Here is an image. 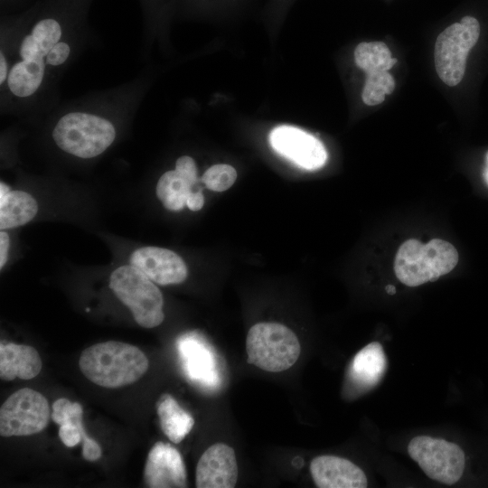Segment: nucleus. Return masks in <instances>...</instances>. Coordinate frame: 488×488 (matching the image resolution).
<instances>
[{"instance_id": "nucleus-1", "label": "nucleus", "mask_w": 488, "mask_h": 488, "mask_svg": "<svg viewBox=\"0 0 488 488\" xmlns=\"http://www.w3.org/2000/svg\"><path fill=\"white\" fill-rule=\"evenodd\" d=\"M79 367L91 382L108 389L133 384L147 371L149 361L136 346L107 341L86 348Z\"/></svg>"}, {"instance_id": "nucleus-2", "label": "nucleus", "mask_w": 488, "mask_h": 488, "mask_svg": "<svg viewBox=\"0 0 488 488\" xmlns=\"http://www.w3.org/2000/svg\"><path fill=\"white\" fill-rule=\"evenodd\" d=\"M458 262V253L449 242L433 239L427 243L410 239L398 249L394 271L400 282L418 286L452 271Z\"/></svg>"}, {"instance_id": "nucleus-3", "label": "nucleus", "mask_w": 488, "mask_h": 488, "mask_svg": "<svg viewBox=\"0 0 488 488\" xmlns=\"http://www.w3.org/2000/svg\"><path fill=\"white\" fill-rule=\"evenodd\" d=\"M248 362L269 372L291 368L298 360L301 345L296 333L279 323L254 324L246 338Z\"/></svg>"}, {"instance_id": "nucleus-4", "label": "nucleus", "mask_w": 488, "mask_h": 488, "mask_svg": "<svg viewBox=\"0 0 488 488\" xmlns=\"http://www.w3.org/2000/svg\"><path fill=\"white\" fill-rule=\"evenodd\" d=\"M109 286L144 328H154L164 319V298L159 288L133 266H122L110 275Z\"/></svg>"}, {"instance_id": "nucleus-5", "label": "nucleus", "mask_w": 488, "mask_h": 488, "mask_svg": "<svg viewBox=\"0 0 488 488\" xmlns=\"http://www.w3.org/2000/svg\"><path fill=\"white\" fill-rule=\"evenodd\" d=\"M52 137L64 152L91 158L102 154L113 143L116 130L112 123L103 117L71 112L58 121Z\"/></svg>"}, {"instance_id": "nucleus-6", "label": "nucleus", "mask_w": 488, "mask_h": 488, "mask_svg": "<svg viewBox=\"0 0 488 488\" xmlns=\"http://www.w3.org/2000/svg\"><path fill=\"white\" fill-rule=\"evenodd\" d=\"M479 35V22L473 16H465L437 36L434 49L435 67L437 75L447 86H456L462 80L467 55L476 44Z\"/></svg>"}, {"instance_id": "nucleus-7", "label": "nucleus", "mask_w": 488, "mask_h": 488, "mask_svg": "<svg viewBox=\"0 0 488 488\" xmlns=\"http://www.w3.org/2000/svg\"><path fill=\"white\" fill-rule=\"evenodd\" d=\"M47 399L39 391L23 388L13 394L0 408V435L25 436L42 432L51 418Z\"/></svg>"}, {"instance_id": "nucleus-8", "label": "nucleus", "mask_w": 488, "mask_h": 488, "mask_svg": "<svg viewBox=\"0 0 488 488\" xmlns=\"http://www.w3.org/2000/svg\"><path fill=\"white\" fill-rule=\"evenodd\" d=\"M409 456L431 479L445 484H454L463 475L465 465L462 448L452 442L418 436L408 446Z\"/></svg>"}, {"instance_id": "nucleus-9", "label": "nucleus", "mask_w": 488, "mask_h": 488, "mask_svg": "<svg viewBox=\"0 0 488 488\" xmlns=\"http://www.w3.org/2000/svg\"><path fill=\"white\" fill-rule=\"evenodd\" d=\"M269 141L276 152L302 168L315 170L326 162L327 153L324 145L297 127H277L271 131Z\"/></svg>"}, {"instance_id": "nucleus-10", "label": "nucleus", "mask_w": 488, "mask_h": 488, "mask_svg": "<svg viewBox=\"0 0 488 488\" xmlns=\"http://www.w3.org/2000/svg\"><path fill=\"white\" fill-rule=\"evenodd\" d=\"M143 477L145 486L150 488L187 487L185 465L180 452L162 441L150 449Z\"/></svg>"}, {"instance_id": "nucleus-11", "label": "nucleus", "mask_w": 488, "mask_h": 488, "mask_svg": "<svg viewBox=\"0 0 488 488\" xmlns=\"http://www.w3.org/2000/svg\"><path fill=\"white\" fill-rule=\"evenodd\" d=\"M51 418L60 426L59 437L68 447L82 443V456L86 461L94 462L102 455L101 446L89 436L83 426V409L80 403L60 398L52 404Z\"/></svg>"}, {"instance_id": "nucleus-12", "label": "nucleus", "mask_w": 488, "mask_h": 488, "mask_svg": "<svg viewBox=\"0 0 488 488\" xmlns=\"http://www.w3.org/2000/svg\"><path fill=\"white\" fill-rule=\"evenodd\" d=\"M238 464L234 449L216 443L201 455L195 472L197 488H232L238 481Z\"/></svg>"}, {"instance_id": "nucleus-13", "label": "nucleus", "mask_w": 488, "mask_h": 488, "mask_svg": "<svg viewBox=\"0 0 488 488\" xmlns=\"http://www.w3.org/2000/svg\"><path fill=\"white\" fill-rule=\"evenodd\" d=\"M129 263L162 286L180 284L186 279L188 274L187 267L180 256L158 247H142L134 250Z\"/></svg>"}, {"instance_id": "nucleus-14", "label": "nucleus", "mask_w": 488, "mask_h": 488, "mask_svg": "<svg viewBox=\"0 0 488 488\" xmlns=\"http://www.w3.org/2000/svg\"><path fill=\"white\" fill-rule=\"evenodd\" d=\"M387 359L382 345L372 342L353 357L346 374V390L361 395L373 389L383 378Z\"/></svg>"}, {"instance_id": "nucleus-15", "label": "nucleus", "mask_w": 488, "mask_h": 488, "mask_svg": "<svg viewBox=\"0 0 488 488\" xmlns=\"http://www.w3.org/2000/svg\"><path fill=\"white\" fill-rule=\"evenodd\" d=\"M310 473L319 488H365L368 485L364 472L348 459L324 455L310 463Z\"/></svg>"}, {"instance_id": "nucleus-16", "label": "nucleus", "mask_w": 488, "mask_h": 488, "mask_svg": "<svg viewBox=\"0 0 488 488\" xmlns=\"http://www.w3.org/2000/svg\"><path fill=\"white\" fill-rule=\"evenodd\" d=\"M42 367L39 352L25 344L9 343L0 345V378L5 381L15 378L31 380L35 378Z\"/></svg>"}, {"instance_id": "nucleus-17", "label": "nucleus", "mask_w": 488, "mask_h": 488, "mask_svg": "<svg viewBox=\"0 0 488 488\" xmlns=\"http://www.w3.org/2000/svg\"><path fill=\"white\" fill-rule=\"evenodd\" d=\"M156 412L162 431L173 443L182 442L193 427L192 415L170 394L160 396L156 402Z\"/></svg>"}, {"instance_id": "nucleus-18", "label": "nucleus", "mask_w": 488, "mask_h": 488, "mask_svg": "<svg viewBox=\"0 0 488 488\" xmlns=\"http://www.w3.org/2000/svg\"><path fill=\"white\" fill-rule=\"evenodd\" d=\"M35 199L23 191H10L0 198V229L6 230L29 222L37 213Z\"/></svg>"}, {"instance_id": "nucleus-19", "label": "nucleus", "mask_w": 488, "mask_h": 488, "mask_svg": "<svg viewBox=\"0 0 488 488\" xmlns=\"http://www.w3.org/2000/svg\"><path fill=\"white\" fill-rule=\"evenodd\" d=\"M45 70L42 61H24L15 63L8 75V87L11 92L20 98L33 94L40 87Z\"/></svg>"}, {"instance_id": "nucleus-20", "label": "nucleus", "mask_w": 488, "mask_h": 488, "mask_svg": "<svg viewBox=\"0 0 488 488\" xmlns=\"http://www.w3.org/2000/svg\"><path fill=\"white\" fill-rule=\"evenodd\" d=\"M193 185L176 170L165 172L156 184V195L163 205L170 211H180L193 192Z\"/></svg>"}, {"instance_id": "nucleus-21", "label": "nucleus", "mask_w": 488, "mask_h": 488, "mask_svg": "<svg viewBox=\"0 0 488 488\" xmlns=\"http://www.w3.org/2000/svg\"><path fill=\"white\" fill-rule=\"evenodd\" d=\"M356 65L367 73L385 71L397 62L389 47L382 42H363L354 51Z\"/></svg>"}, {"instance_id": "nucleus-22", "label": "nucleus", "mask_w": 488, "mask_h": 488, "mask_svg": "<svg viewBox=\"0 0 488 488\" xmlns=\"http://www.w3.org/2000/svg\"><path fill=\"white\" fill-rule=\"evenodd\" d=\"M394 89L395 80L388 70L367 73L361 99L368 106L379 105Z\"/></svg>"}, {"instance_id": "nucleus-23", "label": "nucleus", "mask_w": 488, "mask_h": 488, "mask_svg": "<svg viewBox=\"0 0 488 488\" xmlns=\"http://www.w3.org/2000/svg\"><path fill=\"white\" fill-rule=\"evenodd\" d=\"M237 178L236 170L230 164H218L208 168L201 181L214 192H223L232 186Z\"/></svg>"}, {"instance_id": "nucleus-24", "label": "nucleus", "mask_w": 488, "mask_h": 488, "mask_svg": "<svg viewBox=\"0 0 488 488\" xmlns=\"http://www.w3.org/2000/svg\"><path fill=\"white\" fill-rule=\"evenodd\" d=\"M37 45L44 56L59 42L61 36V29L59 23L52 18L39 21L32 31Z\"/></svg>"}, {"instance_id": "nucleus-25", "label": "nucleus", "mask_w": 488, "mask_h": 488, "mask_svg": "<svg viewBox=\"0 0 488 488\" xmlns=\"http://www.w3.org/2000/svg\"><path fill=\"white\" fill-rule=\"evenodd\" d=\"M175 170L193 186L197 183V167L192 157L183 155L178 158Z\"/></svg>"}, {"instance_id": "nucleus-26", "label": "nucleus", "mask_w": 488, "mask_h": 488, "mask_svg": "<svg viewBox=\"0 0 488 488\" xmlns=\"http://www.w3.org/2000/svg\"><path fill=\"white\" fill-rule=\"evenodd\" d=\"M19 52L24 61H42L44 57L32 34L23 38Z\"/></svg>"}, {"instance_id": "nucleus-27", "label": "nucleus", "mask_w": 488, "mask_h": 488, "mask_svg": "<svg viewBox=\"0 0 488 488\" xmlns=\"http://www.w3.org/2000/svg\"><path fill=\"white\" fill-rule=\"evenodd\" d=\"M70 46L62 42H57L46 55L48 64L57 66L63 63L69 57Z\"/></svg>"}, {"instance_id": "nucleus-28", "label": "nucleus", "mask_w": 488, "mask_h": 488, "mask_svg": "<svg viewBox=\"0 0 488 488\" xmlns=\"http://www.w3.org/2000/svg\"><path fill=\"white\" fill-rule=\"evenodd\" d=\"M10 240L8 234L1 230L0 232V268H3L7 260Z\"/></svg>"}, {"instance_id": "nucleus-29", "label": "nucleus", "mask_w": 488, "mask_h": 488, "mask_svg": "<svg viewBox=\"0 0 488 488\" xmlns=\"http://www.w3.org/2000/svg\"><path fill=\"white\" fill-rule=\"evenodd\" d=\"M204 204V196L201 191L192 192L186 201V206L191 211H199Z\"/></svg>"}, {"instance_id": "nucleus-30", "label": "nucleus", "mask_w": 488, "mask_h": 488, "mask_svg": "<svg viewBox=\"0 0 488 488\" xmlns=\"http://www.w3.org/2000/svg\"><path fill=\"white\" fill-rule=\"evenodd\" d=\"M7 77V62L6 60L1 52L0 54V83L2 84Z\"/></svg>"}, {"instance_id": "nucleus-31", "label": "nucleus", "mask_w": 488, "mask_h": 488, "mask_svg": "<svg viewBox=\"0 0 488 488\" xmlns=\"http://www.w3.org/2000/svg\"><path fill=\"white\" fill-rule=\"evenodd\" d=\"M10 192L9 186H7L5 183H0V198H3L5 195H6Z\"/></svg>"}, {"instance_id": "nucleus-32", "label": "nucleus", "mask_w": 488, "mask_h": 488, "mask_svg": "<svg viewBox=\"0 0 488 488\" xmlns=\"http://www.w3.org/2000/svg\"><path fill=\"white\" fill-rule=\"evenodd\" d=\"M483 178L485 183L488 184V153L486 155V165L483 170Z\"/></svg>"}, {"instance_id": "nucleus-33", "label": "nucleus", "mask_w": 488, "mask_h": 488, "mask_svg": "<svg viewBox=\"0 0 488 488\" xmlns=\"http://www.w3.org/2000/svg\"><path fill=\"white\" fill-rule=\"evenodd\" d=\"M386 292L389 295H394L396 293V288L392 285H389L385 287Z\"/></svg>"}]
</instances>
